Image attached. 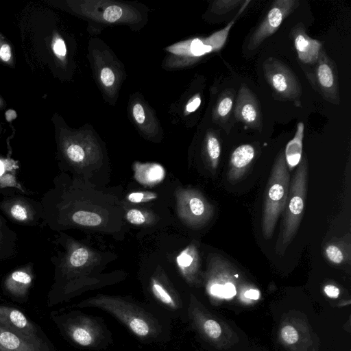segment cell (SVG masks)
<instances>
[{
  "mask_svg": "<svg viewBox=\"0 0 351 351\" xmlns=\"http://www.w3.org/2000/svg\"><path fill=\"white\" fill-rule=\"evenodd\" d=\"M100 309L110 315L141 343L160 344L172 337V319L149 303L130 297L99 294L66 308Z\"/></svg>",
  "mask_w": 351,
  "mask_h": 351,
  "instance_id": "1",
  "label": "cell"
},
{
  "mask_svg": "<svg viewBox=\"0 0 351 351\" xmlns=\"http://www.w3.org/2000/svg\"><path fill=\"white\" fill-rule=\"evenodd\" d=\"M50 317L63 338L75 348L99 351L113 344L112 333L102 317L77 308L53 311Z\"/></svg>",
  "mask_w": 351,
  "mask_h": 351,
  "instance_id": "2",
  "label": "cell"
},
{
  "mask_svg": "<svg viewBox=\"0 0 351 351\" xmlns=\"http://www.w3.org/2000/svg\"><path fill=\"white\" fill-rule=\"evenodd\" d=\"M290 174L284 152L278 155L271 171L265 193L261 228L264 237H271L288 197Z\"/></svg>",
  "mask_w": 351,
  "mask_h": 351,
  "instance_id": "3",
  "label": "cell"
},
{
  "mask_svg": "<svg viewBox=\"0 0 351 351\" xmlns=\"http://www.w3.org/2000/svg\"><path fill=\"white\" fill-rule=\"evenodd\" d=\"M308 176V162L306 155H304L289 184L288 197L283 210L282 230L277 243V250L285 251L298 232L304 210Z\"/></svg>",
  "mask_w": 351,
  "mask_h": 351,
  "instance_id": "4",
  "label": "cell"
},
{
  "mask_svg": "<svg viewBox=\"0 0 351 351\" xmlns=\"http://www.w3.org/2000/svg\"><path fill=\"white\" fill-rule=\"evenodd\" d=\"M0 211L12 223L25 226H38L43 223V209L36 201L10 189L0 198Z\"/></svg>",
  "mask_w": 351,
  "mask_h": 351,
  "instance_id": "5",
  "label": "cell"
},
{
  "mask_svg": "<svg viewBox=\"0 0 351 351\" xmlns=\"http://www.w3.org/2000/svg\"><path fill=\"white\" fill-rule=\"evenodd\" d=\"M265 80L280 98L300 104L302 89L293 72L279 60L270 57L263 64Z\"/></svg>",
  "mask_w": 351,
  "mask_h": 351,
  "instance_id": "6",
  "label": "cell"
},
{
  "mask_svg": "<svg viewBox=\"0 0 351 351\" xmlns=\"http://www.w3.org/2000/svg\"><path fill=\"white\" fill-rule=\"evenodd\" d=\"M298 0H276L272 2L268 12L251 35L247 49L254 50L267 38L274 34L285 19L299 5Z\"/></svg>",
  "mask_w": 351,
  "mask_h": 351,
  "instance_id": "7",
  "label": "cell"
},
{
  "mask_svg": "<svg viewBox=\"0 0 351 351\" xmlns=\"http://www.w3.org/2000/svg\"><path fill=\"white\" fill-rule=\"evenodd\" d=\"M0 326L29 341L51 343L43 329L17 308L0 304Z\"/></svg>",
  "mask_w": 351,
  "mask_h": 351,
  "instance_id": "8",
  "label": "cell"
},
{
  "mask_svg": "<svg viewBox=\"0 0 351 351\" xmlns=\"http://www.w3.org/2000/svg\"><path fill=\"white\" fill-rule=\"evenodd\" d=\"M337 77L335 63L327 56L322 47L310 80L324 99L335 105L340 104Z\"/></svg>",
  "mask_w": 351,
  "mask_h": 351,
  "instance_id": "9",
  "label": "cell"
},
{
  "mask_svg": "<svg viewBox=\"0 0 351 351\" xmlns=\"http://www.w3.org/2000/svg\"><path fill=\"white\" fill-rule=\"evenodd\" d=\"M35 276L31 263L21 265L10 271L3 279L4 294L19 302H25L33 286Z\"/></svg>",
  "mask_w": 351,
  "mask_h": 351,
  "instance_id": "10",
  "label": "cell"
},
{
  "mask_svg": "<svg viewBox=\"0 0 351 351\" xmlns=\"http://www.w3.org/2000/svg\"><path fill=\"white\" fill-rule=\"evenodd\" d=\"M235 119L247 127L261 131L262 114L258 101L254 94L245 85L238 92L234 108Z\"/></svg>",
  "mask_w": 351,
  "mask_h": 351,
  "instance_id": "11",
  "label": "cell"
},
{
  "mask_svg": "<svg viewBox=\"0 0 351 351\" xmlns=\"http://www.w3.org/2000/svg\"><path fill=\"white\" fill-rule=\"evenodd\" d=\"M290 33L299 60L306 64H315L323 47L322 43L311 38L302 23L294 26Z\"/></svg>",
  "mask_w": 351,
  "mask_h": 351,
  "instance_id": "12",
  "label": "cell"
},
{
  "mask_svg": "<svg viewBox=\"0 0 351 351\" xmlns=\"http://www.w3.org/2000/svg\"><path fill=\"white\" fill-rule=\"evenodd\" d=\"M0 351H59L51 343H40L27 339L0 326Z\"/></svg>",
  "mask_w": 351,
  "mask_h": 351,
  "instance_id": "13",
  "label": "cell"
},
{
  "mask_svg": "<svg viewBox=\"0 0 351 351\" xmlns=\"http://www.w3.org/2000/svg\"><path fill=\"white\" fill-rule=\"evenodd\" d=\"M255 157L254 147L250 144L237 147L232 153L227 172L230 182L241 180L248 171Z\"/></svg>",
  "mask_w": 351,
  "mask_h": 351,
  "instance_id": "14",
  "label": "cell"
},
{
  "mask_svg": "<svg viewBox=\"0 0 351 351\" xmlns=\"http://www.w3.org/2000/svg\"><path fill=\"white\" fill-rule=\"evenodd\" d=\"M8 189L0 187V197ZM18 253V237L0 214V261L14 258Z\"/></svg>",
  "mask_w": 351,
  "mask_h": 351,
  "instance_id": "15",
  "label": "cell"
},
{
  "mask_svg": "<svg viewBox=\"0 0 351 351\" xmlns=\"http://www.w3.org/2000/svg\"><path fill=\"white\" fill-rule=\"evenodd\" d=\"M304 132V125L302 122H299L293 138L286 145L284 154L289 171L297 167L301 160Z\"/></svg>",
  "mask_w": 351,
  "mask_h": 351,
  "instance_id": "16",
  "label": "cell"
},
{
  "mask_svg": "<svg viewBox=\"0 0 351 351\" xmlns=\"http://www.w3.org/2000/svg\"><path fill=\"white\" fill-rule=\"evenodd\" d=\"M326 259L334 265L346 263L350 260V245L341 239L328 243L324 250Z\"/></svg>",
  "mask_w": 351,
  "mask_h": 351,
  "instance_id": "17",
  "label": "cell"
},
{
  "mask_svg": "<svg viewBox=\"0 0 351 351\" xmlns=\"http://www.w3.org/2000/svg\"><path fill=\"white\" fill-rule=\"evenodd\" d=\"M234 101L233 89L225 90L217 101L214 110L215 119L219 123H224L230 117Z\"/></svg>",
  "mask_w": 351,
  "mask_h": 351,
  "instance_id": "18",
  "label": "cell"
},
{
  "mask_svg": "<svg viewBox=\"0 0 351 351\" xmlns=\"http://www.w3.org/2000/svg\"><path fill=\"white\" fill-rule=\"evenodd\" d=\"M205 149L210 167L217 169L221 155V145L218 137L214 133L207 135Z\"/></svg>",
  "mask_w": 351,
  "mask_h": 351,
  "instance_id": "19",
  "label": "cell"
},
{
  "mask_svg": "<svg viewBox=\"0 0 351 351\" xmlns=\"http://www.w3.org/2000/svg\"><path fill=\"white\" fill-rule=\"evenodd\" d=\"M69 218L73 223L85 226H96L102 221L98 214L81 210L73 212L66 219Z\"/></svg>",
  "mask_w": 351,
  "mask_h": 351,
  "instance_id": "20",
  "label": "cell"
},
{
  "mask_svg": "<svg viewBox=\"0 0 351 351\" xmlns=\"http://www.w3.org/2000/svg\"><path fill=\"white\" fill-rule=\"evenodd\" d=\"M193 324H201L203 333L211 339H217L221 333L219 324L213 319L202 320L201 322L193 319H189Z\"/></svg>",
  "mask_w": 351,
  "mask_h": 351,
  "instance_id": "21",
  "label": "cell"
},
{
  "mask_svg": "<svg viewBox=\"0 0 351 351\" xmlns=\"http://www.w3.org/2000/svg\"><path fill=\"white\" fill-rule=\"evenodd\" d=\"M88 258V251L83 247L74 249L66 258V265L73 267H80L86 264Z\"/></svg>",
  "mask_w": 351,
  "mask_h": 351,
  "instance_id": "22",
  "label": "cell"
},
{
  "mask_svg": "<svg viewBox=\"0 0 351 351\" xmlns=\"http://www.w3.org/2000/svg\"><path fill=\"white\" fill-rule=\"evenodd\" d=\"M66 156L68 159L73 162H80L84 158V151L81 146L77 144H70L65 149Z\"/></svg>",
  "mask_w": 351,
  "mask_h": 351,
  "instance_id": "23",
  "label": "cell"
},
{
  "mask_svg": "<svg viewBox=\"0 0 351 351\" xmlns=\"http://www.w3.org/2000/svg\"><path fill=\"white\" fill-rule=\"evenodd\" d=\"M243 3L241 0H220L214 3L215 12L223 14L236 8Z\"/></svg>",
  "mask_w": 351,
  "mask_h": 351,
  "instance_id": "24",
  "label": "cell"
},
{
  "mask_svg": "<svg viewBox=\"0 0 351 351\" xmlns=\"http://www.w3.org/2000/svg\"><path fill=\"white\" fill-rule=\"evenodd\" d=\"M156 198H157V195L150 192H136L130 193L128 196V200L134 203L148 202Z\"/></svg>",
  "mask_w": 351,
  "mask_h": 351,
  "instance_id": "25",
  "label": "cell"
},
{
  "mask_svg": "<svg viewBox=\"0 0 351 351\" xmlns=\"http://www.w3.org/2000/svg\"><path fill=\"white\" fill-rule=\"evenodd\" d=\"M281 336L283 340L289 344L295 343L298 340L297 330L291 326H286L281 330Z\"/></svg>",
  "mask_w": 351,
  "mask_h": 351,
  "instance_id": "26",
  "label": "cell"
},
{
  "mask_svg": "<svg viewBox=\"0 0 351 351\" xmlns=\"http://www.w3.org/2000/svg\"><path fill=\"white\" fill-rule=\"evenodd\" d=\"M122 15V9L117 5L108 7L103 14L104 19L108 22L117 21Z\"/></svg>",
  "mask_w": 351,
  "mask_h": 351,
  "instance_id": "27",
  "label": "cell"
},
{
  "mask_svg": "<svg viewBox=\"0 0 351 351\" xmlns=\"http://www.w3.org/2000/svg\"><path fill=\"white\" fill-rule=\"evenodd\" d=\"M194 254L195 252L192 253L183 252L177 258L179 265L183 268L191 267L192 265L196 263Z\"/></svg>",
  "mask_w": 351,
  "mask_h": 351,
  "instance_id": "28",
  "label": "cell"
},
{
  "mask_svg": "<svg viewBox=\"0 0 351 351\" xmlns=\"http://www.w3.org/2000/svg\"><path fill=\"white\" fill-rule=\"evenodd\" d=\"M127 220L133 224L139 225L143 223L145 218L143 213L136 209H131L126 214Z\"/></svg>",
  "mask_w": 351,
  "mask_h": 351,
  "instance_id": "29",
  "label": "cell"
},
{
  "mask_svg": "<svg viewBox=\"0 0 351 351\" xmlns=\"http://www.w3.org/2000/svg\"><path fill=\"white\" fill-rule=\"evenodd\" d=\"M101 80L106 86H110L114 82V75L112 71L105 67L101 71Z\"/></svg>",
  "mask_w": 351,
  "mask_h": 351,
  "instance_id": "30",
  "label": "cell"
},
{
  "mask_svg": "<svg viewBox=\"0 0 351 351\" xmlns=\"http://www.w3.org/2000/svg\"><path fill=\"white\" fill-rule=\"evenodd\" d=\"M53 51L56 56H65L66 53V48L64 40L60 38L54 39L53 42Z\"/></svg>",
  "mask_w": 351,
  "mask_h": 351,
  "instance_id": "31",
  "label": "cell"
},
{
  "mask_svg": "<svg viewBox=\"0 0 351 351\" xmlns=\"http://www.w3.org/2000/svg\"><path fill=\"white\" fill-rule=\"evenodd\" d=\"M133 114L137 123L141 124L145 121V112L140 104H136L133 108Z\"/></svg>",
  "mask_w": 351,
  "mask_h": 351,
  "instance_id": "32",
  "label": "cell"
},
{
  "mask_svg": "<svg viewBox=\"0 0 351 351\" xmlns=\"http://www.w3.org/2000/svg\"><path fill=\"white\" fill-rule=\"evenodd\" d=\"M12 58V51L10 46L7 43H3L0 47V58L3 62H9Z\"/></svg>",
  "mask_w": 351,
  "mask_h": 351,
  "instance_id": "33",
  "label": "cell"
},
{
  "mask_svg": "<svg viewBox=\"0 0 351 351\" xmlns=\"http://www.w3.org/2000/svg\"><path fill=\"white\" fill-rule=\"evenodd\" d=\"M325 293L330 298H337L339 295V289L335 285H328L324 287Z\"/></svg>",
  "mask_w": 351,
  "mask_h": 351,
  "instance_id": "34",
  "label": "cell"
},
{
  "mask_svg": "<svg viewBox=\"0 0 351 351\" xmlns=\"http://www.w3.org/2000/svg\"><path fill=\"white\" fill-rule=\"evenodd\" d=\"M200 104V97H196L186 105V109L189 112H193L199 106Z\"/></svg>",
  "mask_w": 351,
  "mask_h": 351,
  "instance_id": "35",
  "label": "cell"
},
{
  "mask_svg": "<svg viewBox=\"0 0 351 351\" xmlns=\"http://www.w3.org/2000/svg\"><path fill=\"white\" fill-rule=\"evenodd\" d=\"M245 296L250 299L257 300L259 298L260 293L256 289H249L244 293Z\"/></svg>",
  "mask_w": 351,
  "mask_h": 351,
  "instance_id": "36",
  "label": "cell"
},
{
  "mask_svg": "<svg viewBox=\"0 0 351 351\" xmlns=\"http://www.w3.org/2000/svg\"><path fill=\"white\" fill-rule=\"evenodd\" d=\"M3 102L2 99L0 97V108H1L3 106Z\"/></svg>",
  "mask_w": 351,
  "mask_h": 351,
  "instance_id": "37",
  "label": "cell"
}]
</instances>
